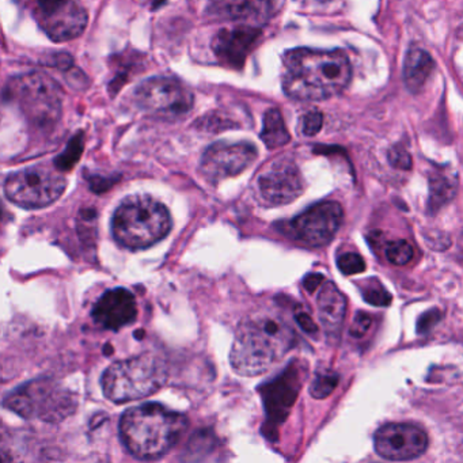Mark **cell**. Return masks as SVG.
<instances>
[{
  "label": "cell",
  "instance_id": "cell-1",
  "mask_svg": "<svg viewBox=\"0 0 463 463\" xmlns=\"http://www.w3.org/2000/svg\"><path fill=\"white\" fill-rule=\"evenodd\" d=\"M294 344V329L283 314L259 311L241 322L230 363L241 375H261L280 362Z\"/></svg>",
  "mask_w": 463,
  "mask_h": 463
},
{
  "label": "cell",
  "instance_id": "cell-2",
  "mask_svg": "<svg viewBox=\"0 0 463 463\" xmlns=\"http://www.w3.org/2000/svg\"><path fill=\"white\" fill-rule=\"evenodd\" d=\"M283 89L299 101H324L343 93L352 77L343 51L299 48L283 56Z\"/></svg>",
  "mask_w": 463,
  "mask_h": 463
},
{
  "label": "cell",
  "instance_id": "cell-3",
  "mask_svg": "<svg viewBox=\"0 0 463 463\" xmlns=\"http://www.w3.org/2000/svg\"><path fill=\"white\" fill-rule=\"evenodd\" d=\"M188 421L161 403L146 402L124 411L120 436L137 459L156 460L166 455L185 433Z\"/></svg>",
  "mask_w": 463,
  "mask_h": 463
},
{
  "label": "cell",
  "instance_id": "cell-4",
  "mask_svg": "<svg viewBox=\"0 0 463 463\" xmlns=\"http://www.w3.org/2000/svg\"><path fill=\"white\" fill-rule=\"evenodd\" d=\"M172 226L167 208L147 194L127 197L112 218L116 242L129 250H142L161 242Z\"/></svg>",
  "mask_w": 463,
  "mask_h": 463
},
{
  "label": "cell",
  "instance_id": "cell-5",
  "mask_svg": "<svg viewBox=\"0 0 463 463\" xmlns=\"http://www.w3.org/2000/svg\"><path fill=\"white\" fill-rule=\"evenodd\" d=\"M167 381V367L161 357L139 354L113 363L102 375V392L116 403L140 400L158 392Z\"/></svg>",
  "mask_w": 463,
  "mask_h": 463
},
{
  "label": "cell",
  "instance_id": "cell-6",
  "mask_svg": "<svg viewBox=\"0 0 463 463\" xmlns=\"http://www.w3.org/2000/svg\"><path fill=\"white\" fill-rule=\"evenodd\" d=\"M5 406L26 420L56 422L77 411L74 392L50 378L36 379L17 387L5 398Z\"/></svg>",
  "mask_w": 463,
  "mask_h": 463
},
{
  "label": "cell",
  "instance_id": "cell-7",
  "mask_svg": "<svg viewBox=\"0 0 463 463\" xmlns=\"http://www.w3.org/2000/svg\"><path fill=\"white\" fill-rule=\"evenodd\" d=\"M5 99L18 105L26 120L40 129H50L61 116V90L55 80L40 72L10 80Z\"/></svg>",
  "mask_w": 463,
  "mask_h": 463
},
{
  "label": "cell",
  "instance_id": "cell-8",
  "mask_svg": "<svg viewBox=\"0 0 463 463\" xmlns=\"http://www.w3.org/2000/svg\"><path fill=\"white\" fill-rule=\"evenodd\" d=\"M67 188V180L58 167H26L5 181V194L10 202L26 210H39L55 203Z\"/></svg>",
  "mask_w": 463,
  "mask_h": 463
},
{
  "label": "cell",
  "instance_id": "cell-9",
  "mask_svg": "<svg viewBox=\"0 0 463 463\" xmlns=\"http://www.w3.org/2000/svg\"><path fill=\"white\" fill-rule=\"evenodd\" d=\"M134 97L143 112L164 120H177L194 108V94L175 78L156 77L145 80L137 86Z\"/></svg>",
  "mask_w": 463,
  "mask_h": 463
},
{
  "label": "cell",
  "instance_id": "cell-10",
  "mask_svg": "<svg viewBox=\"0 0 463 463\" xmlns=\"http://www.w3.org/2000/svg\"><path fill=\"white\" fill-rule=\"evenodd\" d=\"M34 17L52 42L77 39L88 26V13L80 0H36Z\"/></svg>",
  "mask_w": 463,
  "mask_h": 463
},
{
  "label": "cell",
  "instance_id": "cell-11",
  "mask_svg": "<svg viewBox=\"0 0 463 463\" xmlns=\"http://www.w3.org/2000/svg\"><path fill=\"white\" fill-rule=\"evenodd\" d=\"M305 184L294 162L287 158L268 165L256 180L254 192L261 204L268 207L289 204L303 194Z\"/></svg>",
  "mask_w": 463,
  "mask_h": 463
},
{
  "label": "cell",
  "instance_id": "cell-12",
  "mask_svg": "<svg viewBox=\"0 0 463 463\" xmlns=\"http://www.w3.org/2000/svg\"><path fill=\"white\" fill-rule=\"evenodd\" d=\"M343 208L335 202H324L289 222V232L299 242L314 248L327 245L343 224Z\"/></svg>",
  "mask_w": 463,
  "mask_h": 463
},
{
  "label": "cell",
  "instance_id": "cell-13",
  "mask_svg": "<svg viewBox=\"0 0 463 463\" xmlns=\"http://www.w3.org/2000/svg\"><path fill=\"white\" fill-rule=\"evenodd\" d=\"M256 159L257 148L251 143L219 142L205 151L200 172L210 183H219L245 172Z\"/></svg>",
  "mask_w": 463,
  "mask_h": 463
},
{
  "label": "cell",
  "instance_id": "cell-14",
  "mask_svg": "<svg viewBox=\"0 0 463 463\" xmlns=\"http://www.w3.org/2000/svg\"><path fill=\"white\" fill-rule=\"evenodd\" d=\"M375 451L384 459L411 460L424 454L428 436L413 424L390 422L376 430Z\"/></svg>",
  "mask_w": 463,
  "mask_h": 463
},
{
  "label": "cell",
  "instance_id": "cell-15",
  "mask_svg": "<svg viewBox=\"0 0 463 463\" xmlns=\"http://www.w3.org/2000/svg\"><path fill=\"white\" fill-rule=\"evenodd\" d=\"M302 382V367L292 363L275 381L262 386L261 392L268 419L273 424L284 421L288 416L289 409L292 408L299 394Z\"/></svg>",
  "mask_w": 463,
  "mask_h": 463
},
{
  "label": "cell",
  "instance_id": "cell-16",
  "mask_svg": "<svg viewBox=\"0 0 463 463\" xmlns=\"http://www.w3.org/2000/svg\"><path fill=\"white\" fill-rule=\"evenodd\" d=\"M261 37L259 26L241 25L222 29L213 40L216 58L227 69L240 70Z\"/></svg>",
  "mask_w": 463,
  "mask_h": 463
},
{
  "label": "cell",
  "instance_id": "cell-17",
  "mask_svg": "<svg viewBox=\"0 0 463 463\" xmlns=\"http://www.w3.org/2000/svg\"><path fill=\"white\" fill-rule=\"evenodd\" d=\"M91 317L99 326L118 332L137 319V299L128 289H109L99 298Z\"/></svg>",
  "mask_w": 463,
  "mask_h": 463
},
{
  "label": "cell",
  "instance_id": "cell-18",
  "mask_svg": "<svg viewBox=\"0 0 463 463\" xmlns=\"http://www.w3.org/2000/svg\"><path fill=\"white\" fill-rule=\"evenodd\" d=\"M273 13V0H215L210 14L229 23L265 24ZM254 26V25H251Z\"/></svg>",
  "mask_w": 463,
  "mask_h": 463
},
{
  "label": "cell",
  "instance_id": "cell-19",
  "mask_svg": "<svg viewBox=\"0 0 463 463\" xmlns=\"http://www.w3.org/2000/svg\"><path fill=\"white\" fill-rule=\"evenodd\" d=\"M319 318L329 335H338L345 318L346 300L335 284L325 283L318 295Z\"/></svg>",
  "mask_w": 463,
  "mask_h": 463
},
{
  "label": "cell",
  "instance_id": "cell-20",
  "mask_svg": "<svg viewBox=\"0 0 463 463\" xmlns=\"http://www.w3.org/2000/svg\"><path fill=\"white\" fill-rule=\"evenodd\" d=\"M433 70V61L427 52L413 50L408 53L403 67V78L409 90L419 91L430 78Z\"/></svg>",
  "mask_w": 463,
  "mask_h": 463
},
{
  "label": "cell",
  "instance_id": "cell-21",
  "mask_svg": "<svg viewBox=\"0 0 463 463\" xmlns=\"http://www.w3.org/2000/svg\"><path fill=\"white\" fill-rule=\"evenodd\" d=\"M261 139L270 150L286 146L291 139L286 123H284L283 116L278 109H269L265 113Z\"/></svg>",
  "mask_w": 463,
  "mask_h": 463
},
{
  "label": "cell",
  "instance_id": "cell-22",
  "mask_svg": "<svg viewBox=\"0 0 463 463\" xmlns=\"http://www.w3.org/2000/svg\"><path fill=\"white\" fill-rule=\"evenodd\" d=\"M457 181L451 175H439L430 177V208L433 213L454 197Z\"/></svg>",
  "mask_w": 463,
  "mask_h": 463
},
{
  "label": "cell",
  "instance_id": "cell-23",
  "mask_svg": "<svg viewBox=\"0 0 463 463\" xmlns=\"http://www.w3.org/2000/svg\"><path fill=\"white\" fill-rule=\"evenodd\" d=\"M338 375L333 371L329 373H318L314 379L310 387V394L317 400H324L329 397L335 392V386L338 384Z\"/></svg>",
  "mask_w": 463,
  "mask_h": 463
},
{
  "label": "cell",
  "instance_id": "cell-24",
  "mask_svg": "<svg viewBox=\"0 0 463 463\" xmlns=\"http://www.w3.org/2000/svg\"><path fill=\"white\" fill-rule=\"evenodd\" d=\"M413 248L411 243L406 241H392V242L387 243L386 246V257L392 264L402 267V265L408 264L413 259Z\"/></svg>",
  "mask_w": 463,
  "mask_h": 463
},
{
  "label": "cell",
  "instance_id": "cell-25",
  "mask_svg": "<svg viewBox=\"0 0 463 463\" xmlns=\"http://www.w3.org/2000/svg\"><path fill=\"white\" fill-rule=\"evenodd\" d=\"M83 151V135L80 134L69 143V147L66 148L63 154L59 156L55 161V166L61 172L70 170L78 161H80V154Z\"/></svg>",
  "mask_w": 463,
  "mask_h": 463
},
{
  "label": "cell",
  "instance_id": "cell-26",
  "mask_svg": "<svg viewBox=\"0 0 463 463\" xmlns=\"http://www.w3.org/2000/svg\"><path fill=\"white\" fill-rule=\"evenodd\" d=\"M363 297H364V299L367 300L370 305L381 306V307L389 306L390 303H392V295H390V292L387 291L376 279H370V280L364 284Z\"/></svg>",
  "mask_w": 463,
  "mask_h": 463
},
{
  "label": "cell",
  "instance_id": "cell-27",
  "mask_svg": "<svg viewBox=\"0 0 463 463\" xmlns=\"http://www.w3.org/2000/svg\"><path fill=\"white\" fill-rule=\"evenodd\" d=\"M337 267L344 275L351 276L363 272L365 262L357 253H344L337 259Z\"/></svg>",
  "mask_w": 463,
  "mask_h": 463
},
{
  "label": "cell",
  "instance_id": "cell-28",
  "mask_svg": "<svg viewBox=\"0 0 463 463\" xmlns=\"http://www.w3.org/2000/svg\"><path fill=\"white\" fill-rule=\"evenodd\" d=\"M322 128V115L317 110H311V112L306 113L302 118V134L305 137H314L318 134L319 129Z\"/></svg>",
  "mask_w": 463,
  "mask_h": 463
},
{
  "label": "cell",
  "instance_id": "cell-29",
  "mask_svg": "<svg viewBox=\"0 0 463 463\" xmlns=\"http://www.w3.org/2000/svg\"><path fill=\"white\" fill-rule=\"evenodd\" d=\"M441 313L438 308H433V310H428L427 313L422 314L419 318V322H417V332L420 335H425V333L430 332V330L433 329V326L440 322Z\"/></svg>",
  "mask_w": 463,
  "mask_h": 463
},
{
  "label": "cell",
  "instance_id": "cell-30",
  "mask_svg": "<svg viewBox=\"0 0 463 463\" xmlns=\"http://www.w3.org/2000/svg\"><path fill=\"white\" fill-rule=\"evenodd\" d=\"M371 324H373V318H371L368 314L359 311L356 317H354V324H352L349 333H351V335H354V337H363V335L368 332V329H370Z\"/></svg>",
  "mask_w": 463,
  "mask_h": 463
},
{
  "label": "cell",
  "instance_id": "cell-31",
  "mask_svg": "<svg viewBox=\"0 0 463 463\" xmlns=\"http://www.w3.org/2000/svg\"><path fill=\"white\" fill-rule=\"evenodd\" d=\"M389 161L392 166L398 167V169L408 170L411 167V156L403 148H392L389 154Z\"/></svg>",
  "mask_w": 463,
  "mask_h": 463
},
{
  "label": "cell",
  "instance_id": "cell-32",
  "mask_svg": "<svg viewBox=\"0 0 463 463\" xmlns=\"http://www.w3.org/2000/svg\"><path fill=\"white\" fill-rule=\"evenodd\" d=\"M200 127H203L204 129H213V131H221V129L224 128H232V123L227 118H219V116H213V118H205L203 120H200Z\"/></svg>",
  "mask_w": 463,
  "mask_h": 463
},
{
  "label": "cell",
  "instance_id": "cell-33",
  "mask_svg": "<svg viewBox=\"0 0 463 463\" xmlns=\"http://www.w3.org/2000/svg\"><path fill=\"white\" fill-rule=\"evenodd\" d=\"M298 324H299V326L302 327L305 332L307 333H317V330H318V326H317L316 324H314L313 319L310 318V317L307 316L306 313H298L297 317Z\"/></svg>",
  "mask_w": 463,
  "mask_h": 463
},
{
  "label": "cell",
  "instance_id": "cell-34",
  "mask_svg": "<svg viewBox=\"0 0 463 463\" xmlns=\"http://www.w3.org/2000/svg\"><path fill=\"white\" fill-rule=\"evenodd\" d=\"M324 279L321 273H310V275L306 276L303 284H305L306 289H307L308 292H314L324 283Z\"/></svg>",
  "mask_w": 463,
  "mask_h": 463
}]
</instances>
